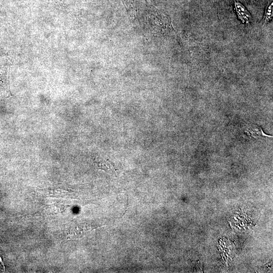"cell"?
Segmentation results:
<instances>
[{
  "instance_id": "6da1fadb",
  "label": "cell",
  "mask_w": 273,
  "mask_h": 273,
  "mask_svg": "<svg viewBox=\"0 0 273 273\" xmlns=\"http://www.w3.org/2000/svg\"><path fill=\"white\" fill-rule=\"evenodd\" d=\"M10 67L3 65L0 71V100L12 96L9 85Z\"/></svg>"
},
{
  "instance_id": "7a4b0ae2",
  "label": "cell",
  "mask_w": 273,
  "mask_h": 273,
  "mask_svg": "<svg viewBox=\"0 0 273 273\" xmlns=\"http://www.w3.org/2000/svg\"><path fill=\"white\" fill-rule=\"evenodd\" d=\"M245 133L250 138L254 139L258 138L261 136H271L265 134L261 127L256 125H249L246 127L245 129Z\"/></svg>"
},
{
  "instance_id": "3957f363",
  "label": "cell",
  "mask_w": 273,
  "mask_h": 273,
  "mask_svg": "<svg viewBox=\"0 0 273 273\" xmlns=\"http://www.w3.org/2000/svg\"><path fill=\"white\" fill-rule=\"evenodd\" d=\"M95 163L100 169H103L108 172L113 173V171L108 162L100 159L99 160H96Z\"/></svg>"
},
{
  "instance_id": "277c9868",
  "label": "cell",
  "mask_w": 273,
  "mask_h": 273,
  "mask_svg": "<svg viewBox=\"0 0 273 273\" xmlns=\"http://www.w3.org/2000/svg\"><path fill=\"white\" fill-rule=\"evenodd\" d=\"M272 15V3H271L268 7L265 17H264V21H268L271 19V17Z\"/></svg>"
},
{
  "instance_id": "5b68a950",
  "label": "cell",
  "mask_w": 273,
  "mask_h": 273,
  "mask_svg": "<svg viewBox=\"0 0 273 273\" xmlns=\"http://www.w3.org/2000/svg\"><path fill=\"white\" fill-rule=\"evenodd\" d=\"M0 269H5V266H4V263L2 261V259L0 256Z\"/></svg>"
}]
</instances>
